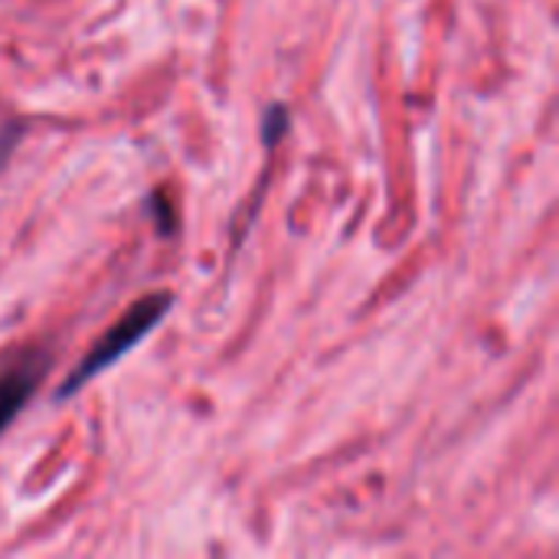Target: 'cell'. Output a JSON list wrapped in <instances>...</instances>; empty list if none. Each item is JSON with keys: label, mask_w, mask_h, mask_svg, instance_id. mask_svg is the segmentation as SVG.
I'll use <instances>...</instances> for the list:
<instances>
[{"label": "cell", "mask_w": 559, "mask_h": 559, "mask_svg": "<svg viewBox=\"0 0 559 559\" xmlns=\"http://www.w3.org/2000/svg\"><path fill=\"white\" fill-rule=\"evenodd\" d=\"M20 138H23V124H20V121H3V124H0V170L7 167V160H10V154L16 151Z\"/></svg>", "instance_id": "3"}, {"label": "cell", "mask_w": 559, "mask_h": 559, "mask_svg": "<svg viewBox=\"0 0 559 559\" xmlns=\"http://www.w3.org/2000/svg\"><path fill=\"white\" fill-rule=\"evenodd\" d=\"M170 305H174V298H170V292H154V295H147V298H141V301H134L98 341H95V347L79 360V367L66 377V383L56 390V400H69V396H75L88 380H95L102 370H108L115 360H121L141 337H147L154 328H157V321L170 311Z\"/></svg>", "instance_id": "1"}, {"label": "cell", "mask_w": 559, "mask_h": 559, "mask_svg": "<svg viewBox=\"0 0 559 559\" xmlns=\"http://www.w3.org/2000/svg\"><path fill=\"white\" fill-rule=\"evenodd\" d=\"M46 373H49V357L43 350H29L0 370V432L20 416V409L29 403V396L36 393Z\"/></svg>", "instance_id": "2"}]
</instances>
